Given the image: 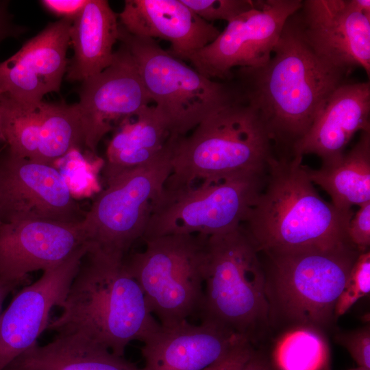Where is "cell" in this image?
<instances>
[{"label": "cell", "instance_id": "obj_29", "mask_svg": "<svg viewBox=\"0 0 370 370\" xmlns=\"http://www.w3.org/2000/svg\"><path fill=\"white\" fill-rule=\"evenodd\" d=\"M335 341L344 347L358 367L370 369V327L367 325L357 330L338 332Z\"/></svg>", "mask_w": 370, "mask_h": 370}, {"label": "cell", "instance_id": "obj_38", "mask_svg": "<svg viewBox=\"0 0 370 370\" xmlns=\"http://www.w3.org/2000/svg\"><path fill=\"white\" fill-rule=\"evenodd\" d=\"M2 224V223L0 221V225Z\"/></svg>", "mask_w": 370, "mask_h": 370}, {"label": "cell", "instance_id": "obj_36", "mask_svg": "<svg viewBox=\"0 0 370 370\" xmlns=\"http://www.w3.org/2000/svg\"><path fill=\"white\" fill-rule=\"evenodd\" d=\"M6 146V141L3 136L1 123V108H0V149Z\"/></svg>", "mask_w": 370, "mask_h": 370}, {"label": "cell", "instance_id": "obj_15", "mask_svg": "<svg viewBox=\"0 0 370 370\" xmlns=\"http://www.w3.org/2000/svg\"><path fill=\"white\" fill-rule=\"evenodd\" d=\"M151 103L132 56L121 44L106 69L82 82L75 105L85 147L95 153L107 133Z\"/></svg>", "mask_w": 370, "mask_h": 370}, {"label": "cell", "instance_id": "obj_19", "mask_svg": "<svg viewBox=\"0 0 370 370\" xmlns=\"http://www.w3.org/2000/svg\"><path fill=\"white\" fill-rule=\"evenodd\" d=\"M249 339L212 320L160 328L143 342V370H204ZM250 340V339H249Z\"/></svg>", "mask_w": 370, "mask_h": 370}, {"label": "cell", "instance_id": "obj_9", "mask_svg": "<svg viewBox=\"0 0 370 370\" xmlns=\"http://www.w3.org/2000/svg\"><path fill=\"white\" fill-rule=\"evenodd\" d=\"M177 138L172 136L147 162L105 180L106 188L80 223L89 249L125 259L134 242L143 238L152 204L171 173Z\"/></svg>", "mask_w": 370, "mask_h": 370}, {"label": "cell", "instance_id": "obj_25", "mask_svg": "<svg viewBox=\"0 0 370 370\" xmlns=\"http://www.w3.org/2000/svg\"><path fill=\"white\" fill-rule=\"evenodd\" d=\"M304 169L310 180L330 196L336 208L353 212V206L370 201V131L362 132L351 150L320 169L306 165Z\"/></svg>", "mask_w": 370, "mask_h": 370}, {"label": "cell", "instance_id": "obj_5", "mask_svg": "<svg viewBox=\"0 0 370 370\" xmlns=\"http://www.w3.org/2000/svg\"><path fill=\"white\" fill-rule=\"evenodd\" d=\"M262 260L268 323L321 330L334 320V308L360 252L352 245L332 249L265 251Z\"/></svg>", "mask_w": 370, "mask_h": 370}, {"label": "cell", "instance_id": "obj_26", "mask_svg": "<svg viewBox=\"0 0 370 370\" xmlns=\"http://www.w3.org/2000/svg\"><path fill=\"white\" fill-rule=\"evenodd\" d=\"M330 349L322 330L308 326L285 329L276 339L272 365L275 370H325Z\"/></svg>", "mask_w": 370, "mask_h": 370}, {"label": "cell", "instance_id": "obj_28", "mask_svg": "<svg viewBox=\"0 0 370 370\" xmlns=\"http://www.w3.org/2000/svg\"><path fill=\"white\" fill-rule=\"evenodd\" d=\"M203 20L211 23L217 20L227 23L254 7L251 0H181Z\"/></svg>", "mask_w": 370, "mask_h": 370}, {"label": "cell", "instance_id": "obj_24", "mask_svg": "<svg viewBox=\"0 0 370 370\" xmlns=\"http://www.w3.org/2000/svg\"><path fill=\"white\" fill-rule=\"evenodd\" d=\"M171 136L166 120L153 105L126 119L116 127L108 145L103 167L105 180L147 162L164 147Z\"/></svg>", "mask_w": 370, "mask_h": 370}, {"label": "cell", "instance_id": "obj_30", "mask_svg": "<svg viewBox=\"0 0 370 370\" xmlns=\"http://www.w3.org/2000/svg\"><path fill=\"white\" fill-rule=\"evenodd\" d=\"M350 243L360 252L369 250L370 246V201L359 206L352 216L347 229Z\"/></svg>", "mask_w": 370, "mask_h": 370}, {"label": "cell", "instance_id": "obj_6", "mask_svg": "<svg viewBox=\"0 0 370 370\" xmlns=\"http://www.w3.org/2000/svg\"><path fill=\"white\" fill-rule=\"evenodd\" d=\"M119 41L132 56L153 105L172 136H184L218 110L243 101L231 81L205 77L156 40L132 35L120 25Z\"/></svg>", "mask_w": 370, "mask_h": 370}, {"label": "cell", "instance_id": "obj_12", "mask_svg": "<svg viewBox=\"0 0 370 370\" xmlns=\"http://www.w3.org/2000/svg\"><path fill=\"white\" fill-rule=\"evenodd\" d=\"M63 175L53 165L0 149V221L77 224L86 215Z\"/></svg>", "mask_w": 370, "mask_h": 370}, {"label": "cell", "instance_id": "obj_21", "mask_svg": "<svg viewBox=\"0 0 370 370\" xmlns=\"http://www.w3.org/2000/svg\"><path fill=\"white\" fill-rule=\"evenodd\" d=\"M370 131V82L338 86L324 103L308 132L296 147L294 157L319 156L322 164L343 154L354 135Z\"/></svg>", "mask_w": 370, "mask_h": 370}, {"label": "cell", "instance_id": "obj_34", "mask_svg": "<svg viewBox=\"0 0 370 370\" xmlns=\"http://www.w3.org/2000/svg\"><path fill=\"white\" fill-rule=\"evenodd\" d=\"M241 370H275L271 362L260 354L254 352Z\"/></svg>", "mask_w": 370, "mask_h": 370}, {"label": "cell", "instance_id": "obj_13", "mask_svg": "<svg viewBox=\"0 0 370 370\" xmlns=\"http://www.w3.org/2000/svg\"><path fill=\"white\" fill-rule=\"evenodd\" d=\"M1 123L6 146L14 154L52 165L85 147L76 105L24 103L0 97Z\"/></svg>", "mask_w": 370, "mask_h": 370}, {"label": "cell", "instance_id": "obj_20", "mask_svg": "<svg viewBox=\"0 0 370 370\" xmlns=\"http://www.w3.org/2000/svg\"><path fill=\"white\" fill-rule=\"evenodd\" d=\"M118 18L121 27L132 35L169 42V53L182 60L221 32L181 0H125Z\"/></svg>", "mask_w": 370, "mask_h": 370}, {"label": "cell", "instance_id": "obj_10", "mask_svg": "<svg viewBox=\"0 0 370 370\" xmlns=\"http://www.w3.org/2000/svg\"><path fill=\"white\" fill-rule=\"evenodd\" d=\"M267 173L174 190L163 189L152 204L142 238L169 234L210 236L237 228L245 221L261 193Z\"/></svg>", "mask_w": 370, "mask_h": 370}, {"label": "cell", "instance_id": "obj_1", "mask_svg": "<svg viewBox=\"0 0 370 370\" xmlns=\"http://www.w3.org/2000/svg\"><path fill=\"white\" fill-rule=\"evenodd\" d=\"M347 76L313 52L289 17L267 63L234 69L230 81L258 114L275 157L291 159L327 99Z\"/></svg>", "mask_w": 370, "mask_h": 370}, {"label": "cell", "instance_id": "obj_11", "mask_svg": "<svg viewBox=\"0 0 370 370\" xmlns=\"http://www.w3.org/2000/svg\"><path fill=\"white\" fill-rule=\"evenodd\" d=\"M301 0H256L254 7L231 21L210 44L186 60L205 77L230 81L236 68L260 67L270 60L287 19Z\"/></svg>", "mask_w": 370, "mask_h": 370}, {"label": "cell", "instance_id": "obj_16", "mask_svg": "<svg viewBox=\"0 0 370 370\" xmlns=\"http://www.w3.org/2000/svg\"><path fill=\"white\" fill-rule=\"evenodd\" d=\"M88 249L86 244L61 264L43 271L0 314V370L36 344L47 328L51 310L63 303Z\"/></svg>", "mask_w": 370, "mask_h": 370}, {"label": "cell", "instance_id": "obj_35", "mask_svg": "<svg viewBox=\"0 0 370 370\" xmlns=\"http://www.w3.org/2000/svg\"><path fill=\"white\" fill-rule=\"evenodd\" d=\"M17 286V285L14 284L5 283L0 281V314L4 300Z\"/></svg>", "mask_w": 370, "mask_h": 370}, {"label": "cell", "instance_id": "obj_23", "mask_svg": "<svg viewBox=\"0 0 370 370\" xmlns=\"http://www.w3.org/2000/svg\"><path fill=\"white\" fill-rule=\"evenodd\" d=\"M4 370H143L75 332L58 333L50 343L25 351Z\"/></svg>", "mask_w": 370, "mask_h": 370}, {"label": "cell", "instance_id": "obj_32", "mask_svg": "<svg viewBox=\"0 0 370 370\" xmlns=\"http://www.w3.org/2000/svg\"><path fill=\"white\" fill-rule=\"evenodd\" d=\"M88 0H42L41 5L60 19L73 21L83 10Z\"/></svg>", "mask_w": 370, "mask_h": 370}, {"label": "cell", "instance_id": "obj_33", "mask_svg": "<svg viewBox=\"0 0 370 370\" xmlns=\"http://www.w3.org/2000/svg\"><path fill=\"white\" fill-rule=\"evenodd\" d=\"M25 32L24 27L17 25L9 10V1L0 0V44L5 39L18 37Z\"/></svg>", "mask_w": 370, "mask_h": 370}, {"label": "cell", "instance_id": "obj_31", "mask_svg": "<svg viewBox=\"0 0 370 370\" xmlns=\"http://www.w3.org/2000/svg\"><path fill=\"white\" fill-rule=\"evenodd\" d=\"M254 352L251 342L244 341L204 370H241Z\"/></svg>", "mask_w": 370, "mask_h": 370}, {"label": "cell", "instance_id": "obj_4", "mask_svg": "<svg viewBox=\"0 0 370 370\" xmlns=\"http://www.w3.org/2000/svg\"><path fill=\"white\" fill-rule=\"evenodd\" d=\"M274 157L271 141L256 110L236 101L210 115L190 135L177 138L164 190L266 173Z\"/></svg>", "mask_w": 370, "mask_h": 370}, {"label": "cell", "instance_id": "obj_3", "mask_svg": "<svg viewBox=\"0 0 370 370\" xmlns=\"http://www.w3.org/2000/svg\"><path fill=\"white\" fill-rule=\"evenodd\" d=\"M302 159L274 157L269 164L263 188L242 224L259 253L352 245L347 229L354 212L321 197Z\"/></svg>", "mask_w": 370, "mask_h": 370}, {"label": "cell", "instance_id": "obj_27", "mask_svg": "<svg viewBox=\"0 0 370 370\" xmlns=\"http://www.w3.org/2000/svg\"><path fill=\"white\" fill-rule=\"evenodd\" d=\"M370 292V251L360 253L354 262L336 301L334 317L346 313L360 298Z\"/></svg>", "mask_w": 370, "mask_h": 370}, {"label": "cell", "instance_id": "obj_14", "mask_svg": "<svg viewBox=\"0 0 370 370\" xmlns=\"http://www.w3.org/2000/svg\"><path fill=\"white\" fill-rule=\"evenodd\" d=\"M290 20L323 61L348 75L362 68L369 79L370 16L353 0L302 1Z\"/></svg>", "mask_w": 370, "mask_h": 370}, {"label": "cell", "instance_id": "obj_8", "mask_svg": "<svg viewBox=\"0 0 370 370\" xmlns=\"http://www.w3.org/2000/svg\"><path fill=\"white\" fill-rule=\"evenodd\" d=\"M202 234H169L145 240L144 251L124 260L161 326L186 321L204 299L207 242Z\"/></svg>", "mask_w": 370, "mask_h": 370}, {"label": "cell", "instance_id": "obj_7", "mask_svg": "<svg viewBox=\"0 0 370 370\" xmlns=\"http://www.w3.org/2000/svg\"><path fill=\"white\" fill-rule=\"evenodd\" d=\"M259 254L243 225L208 237L201 319L217 321L251 340L256 328L268 323Z\"/></svg>", "mask_w": 370, "mask_h": 370}, {"label": "cell", "instance_id": "obj_2", "mask_svg": "<svg viewBox=\"0 0 370 370\" xmlns=\"http://www.w3.org/2000/svg\"><path fill=\"white\" fill-rule=\"evenodd\" d=\"M124 260L88 249L61 314L47 328L80 334L121 357L130 343H143L155 333L160 324Z\"/></svg>", "mask_w": 370, "mask_h": 370}, {"label": "cell", "instance_id": "obj_18", "mask_svg": "<svg viewBox=\"0 0 370 370\" xmlns=\"http://www.w3.org/2000/svg\"><path fill=\"white\" fill-rule=\"evenodd\" d=\"M88 244L80 223L20 221L0 225V281L17 286L33 271L57 266Z\"/></svg>", "mask_w": 370, "mask_h": 370}, {"label": "cell", "instance_id": "obj_22", "mask_svg": "<svg viewBox=\"0 0 370 370\" xmlns=\"http://www.w3.org/2000/svg\"><path fill=\"white\" fill-rule=\"evenodd\" d=\"M119 28L118 14L108 1L88 0L71 25L73 55L69 60L66 79L82 82L106 69L114 59Z\"/></svg>", "mask_w": 370, "mask_h": 370}, {"label": "cell", "instance_id": "obj_17", "mask_svg": "<svg viewBox=\"0 0 370 370\" xmlns=\"http://www.w3.org/2000/svg\"><path fill=\"white\" fill-rule=\"evenodd\" d=\"M72 22L61 18L49 23L0 62V97L31 103L60 91L68 66Z\"/></svg>", "mask_w": 370, "mask_h": 370}, {"label": "cell", "instance_id": "obj_37", "mask_svg": "<svg viewBox=\"0 0 370 370\" xmlns=\"http://www.w3.org/2000/svg\"><path fill=\"white\" fill-rule=\"evenodd\" d=\"M325 370H330V369L329 367H328ZM349 370H370V369H367V368H365V367H358L357 368L349 369Z\"/></svg>", "mask_w": 370, "mask_h": 370}]
</instances>
